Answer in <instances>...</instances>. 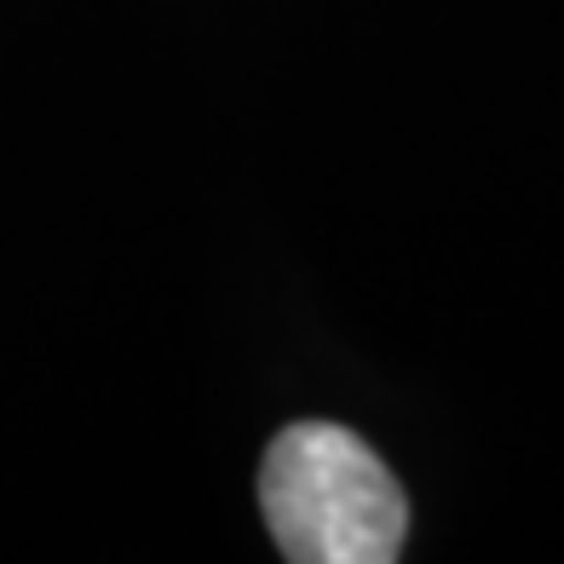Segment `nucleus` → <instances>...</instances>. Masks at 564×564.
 I'll use <instances>...</instances> for the list:
<instances>
[{"instance_id": "f257e3e1", "label": "nucleus", "mask_w": 564, "mask_h": 564, "mask_svg": "<svg viewBox=\"0 0 564 564\" xmlns=\"http://www.w3.org/2000/svg\"><path fill=\"white\" fill-rule=\"evenodd\" d=\"M260 512L294 564H392L409 535V496L351 426L294 421L260 467Z\"/></svg>"}]
</instances>
